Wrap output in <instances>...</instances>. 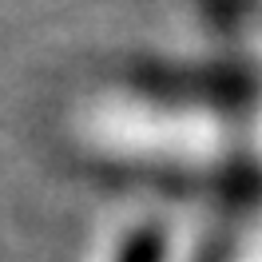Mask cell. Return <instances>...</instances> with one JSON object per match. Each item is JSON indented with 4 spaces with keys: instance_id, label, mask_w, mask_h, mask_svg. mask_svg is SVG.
<instances>
[{
    "instance_id": "cell-1",
    "label": "cell",
    "mask_w": 262,
    "mask_h": 262,
    "mask_svg": "<svg viewBox=\"0 0 262 262\" xmlns=\"http://www.w3.org/2000/svg\"><path fill=\"white\" fill-rule=\"evenodd\" d=\"M203 262H262V195H250V214H238Z\"/></svg>"
}]
</instances>
